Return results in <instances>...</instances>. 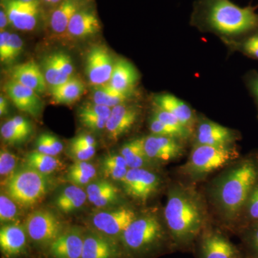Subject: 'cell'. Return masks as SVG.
I'll return each mask as SVG.
<instances>
[{
    "instance_id": "8",
    "label": "cell",
    "mask_w": 258,
    "mask_h": 258,
    "mask_svg": "<svg viewBox=\"0 0 258 258\" xmlns=\"http://www.w3.org/2000/svg\"><path fill=\"white\" fill-rule=\"evenodd\" d=\"M25 229L30 240L41 245H50L63 232L60 220L52 212L45 210L30 214Z\"/></svg>"
},
{
    "instance_id": "53",
    "label": "cell",
    "mask_w": 258,
    "mask_h": 258,
    "mask_svg": "<svg viewBox=\"0 0 258 258\" xmlns=\"http://www.w3.org/2000/svg\"><path fill=\"white\" fill-rule=\"evenodd\" d=\"M251 89H252V94H253L254 99H255L258 111V75L252 80V83H251Z\"/></svg>"
},
{
    "instance_id": "21",
    "label": "cell",
    "mask_w": 258,
    "mask_h": 258,
    "mask_svg": "<svg viewBox=\"0 0 258 258\" xmlns=\"http://www.w3.org/2000/svg\"><path fill=\"white\" fill-rule=\"evenodd\" d=\"M26 229L16 224H7L0 230V247L7 257H15L23 252L27 244Z\"/></svg>"
},
{
    "instance_id": "46",
    "label": "cell",
    "mask_w": 258,
    "mask_h": 258,
    "mask_svg": "<svg viewBox=\"0 0 258 258\" xmlns=\"http://www.w3.org/2000/svg\"><path fill=\"white\" fill-rule=\"evenodd\" d=\"M101 166L103 174L115 181H121L126 175L127 171L128 170V168L120 167V166L107 164V163L101 162Z\"/></svg>"
},
{
    "instance_id": "45",
    "label": "cell",
    "mask_w": 258,
    "mask_h": 258,
    "mask_svg": "<svg viewBox=\"0 0 258 258\" xmlns=\"http://www.w3.org/2000/svg\"><path fill=\"white\" fill-rule=\"evenodd\" d=\"M96 154V147H70V155L77 161H87Z\"/></svg>"
},
{
    "instance_id": "48",
    "label": "cell",
    "mask_w": 258,
    "mask_h": 258,
    "mask_svg": "<svg viewBox=\"0 0 258 258\" xmlns=\"http://www.w3.org/2000/svg\"><path fill=\"white\" fill-rule=\"evenodd\" d=\"M10 32L1 31L0 33V60L2 63H9Z\"/></svg>"
},
{
    "instance_id": "31",
    "label": "cell",
    "mask_w": 258,
    "mask_h": 258,
    "mask_svg": "<svg viewBox=\"0 0 258 258\" xmlns=\"http://www.w3.org/2000/svg\"><path fill=\"white\" fill-rule=\"evenodd\" d=\"M42 71L45 76V81L47 84L50 85L51 88L62 84L71 79L61 72L52 53L44 57L42 61Z\"/></svg>"
},
{
    "instance_id": "47",
    "label": "cell",
    "mask_w": 258,
    "mask_h": 258,
    "mask_svg": "<svg viewBox=\"0 0 258 258\" xmlns=\"http://www.w3.org/2000/svg\"><path fill=\"white\" fill-rule=\"evenodd\" d=\"M23 42L17 34L11 33L10 37L9 63H13L23 51Z\"/></svg>"
},
{
    "instance_id": "17",
    "label": "cell",
    "mask_w": 258,
    "mask_h": 258,
    "mask_svg": "<svg viewBox=\"0 0 258 258\" xmlns=\"http://www.w3.org/2000/svg\"><path fill=\"white\" fill-rule=\"evenodd\" d=\"M202 258H240L237 247L217 231L204 235L201 244Z\"/></svg>"
},
{
    "instance_id": "35",
    "label": "cell",
    "mask_w": 258,
    "mask_h": 258,
    "mask_svg": "<svg viewBox=\"0 0 258 258\" xmlns=\"http://www.w3.org/2000/svg\"><path fill=\"white\" fill-rule=\"evenodd\" d=\"M18 164L16 156L9 151L1 149L0 152V176L2 184L6 185L7 183L14 175L15 168Z\"/></svg>"
},
{
    "instance_id": "22",
    "label": "cell",
    "mask_w": 258,
    "mask_h": 258,
    "mask_svg": "<svg viewBox=\"0 0 258 258\" xmlns=\"http://www.w3.org/2000/svg\"><path fill=\"white\" fill-rule=\"evenodd\" d=\"M88 4V0H64L52 9L48 21L53 33L62 35L68 31L70 22L80 9Z\"/></svg>"
},
{
    "instance_id": "30",
    "label": "cell",
    "mask_w": 258,
    "mask_h": 258,
    "mask_svg": "<svg viewBox=\"0 0 258 258\" xmlns=\"http://www.w3.org/2000/svg\"><path fill=\"white\" fill-rule=\"evenodd\" d=\"M25 164L28 167L47 176L50 175L61 166L60 160L56 157L42 154L37 151L27 154Z\"/></svg>"
},
{
    "instance_id": "7",
    "label": "cell",
    "mask_w": 258,
    "mask_h": 258,
    "mask_svg": "<svg viewBox=\"0 0 258 258\" xmlns=\"http://www.w3.org/2000/svg\"><path fill=\"white\" fill-rule=\"evenodd\" d=\"M1 7L6 12L10 25L20 31L35 30L42 17L40 0H1Z\"/></svg>"
},
{
    "instance_id": "9",
    "label": "cell",
    "mask_w": 258,
    "mask_h": 258,
    "mask_svg": "<svg viewBox=\"0 0 258 258\" xmlns=\"http://www.w3.org/2000/svg\"><path fill=\"white\" fill-rule=\"evenodd\" d=\"M137 217L138 214L133 209L120 208L95 214L91 222L98 233L112 239V237H120Z\"/></svg>"
},
{
    "instance_id": "44",
    "label": "cell",
    "mask_w": 258,
    "mask_h": 258,
    "mask_svg": "<svg viewBox=\"0 0 258 258\" xmlns=\"http://www.w3.org/2000/svg\"><path fill=\"white\" fill-rule=\"evenodd\" d=\"M237 45L246 55L258 60V31L246 37L245 40Z\"/></svg>"
},
{
    "instance_id": "25",
    "label": "cell",
    "mask_w": 258,
    "mask_h": 258,
    "mask_svg": "<svg viewBox=\"0 0 258 258\" xmlns=\"http://www.w3.org/2000/svg\"><path fill=\"white\" fill-rule=\"evenodd\" d=\"M86 194L90 203L98 208L111 206L119 202L118 188L106 180H99L88 185Z\"/></svg>"
},
{
    "instance_id": "54",
    "label": "cell",
    "mask_w": 258,
    "mask_h": 258,
    "mask_svg": "<svg viewBox=\"0 0 258 258\" xmlns=\"http://www.w3.org/2000/svg\"><path fill=\"white\" fill-rule=\"evenodd\" d=\"M20 1L30 2V1H35V0H20Z\"/></svg>"
},
{
    "instance_id": "37",
    "label": "cell",
    "mask_w": 258,
    "mask_h": 258,
    "mask_svg": "<svg viewBox=\"0 0 258 258\" xmlns=\"http://www.w3.org/2000/svg\"><path fill=\"white\" fill-rule=\"evenodd\" d=\"M242 235L249 258H258V222L242 230Z\"/></svg>"
},
{
    "instance_id": "36",
    "label": "cell",
    "mask_w": 258,
    "mask_h": 258,
    "mask_svg": "<svg viewBox=\"0 0 258 258\" xmlns=\"http://www.w3.org/2000/svg\"><path fill=\"white\" fill-rule=\"evenodd\" d=\"M17 204L9 196L2 194L0 196V220L2 223L14 222L18 217Z\"/></svg>"
},
{
    "instance_id": "19",
    "label": "cell",
    "mask_w": 258,
    "mask_h": 258,
    "mask_svg": "<svg viewBox=\"0 0 258 258\" xmlns=\"http://www.w3.org/2000/svg\"><path fill=\"white\" fill-rule=\"evenodd\" d=\"M12 80L33 90L38 95L46 91L47 82L40 66L34 60L18 64L12 69Z\"/></svg>"
},
{
    "instance_id": "1",
    "label": "cell",
    "mask_w": 258,
    "mask_h": 258,
    "mask_svg": "<svg viewBox=\"0 0 258 258\" xmlns=\"http://www.w3.org/2000/svg\"><path fill=\"white\" fill-rule=\"evenodd\" d=\"M164 220L171 238L180 247L189 245L205 228V200L191 186L175 183L168 191Z\"/></svg>"
},
{
    "instance_id": "40",
    "label": "cell",
    "mask_w": 258,
    "mask_h": 258,
    "mask_svg": "<svg viewBox=\"0 0 258 258\" xmlns=\"http://www.w3.org/2000/svg\"><path fill=\"white\" fill-rule=\"evenodd\" d=\"M96 174V167L93 164L87 161H76L69 168L67 175H83L93 179Z\"/></svg>"
},
{
    "instance_id": "50",
    "label": "cell",
    "mask_w": 258,
    "mask_h": 258,
    "mask_svg": "<svg viewBox=\"0 0 258 258\" xmlns=\"http://www.w3.org/2000/svg\"><path fill=\"white\" fill-rule=\"evenodd\" d=\"M96 139L89 134H81L71 141L72 147H96Z\"/></svg>"
},
{
    "instance_id": "32",
    "label": "cell",
    "mask_w": 258,
    "mask_h": 258,
    "mask_svg": "<svg viewBox=\"0 0 258 258\" xmlns=\"http://www.w3.org/2000/svg\"><path fill=\"white\" fill-rule=\"evenodd\" d=\"M239 222L242 230L248 226L258 222V182L249 195L242 215L239 219Z\"/></svg>"
},
{
    "instance_id": "5",
    "label": "cell",
    "mask_w": 258,
    "mask_h": 258,
    "mask_svg": "<svg viewBox=\"0 0 258 258\" xmlns=\"http://www.w3.org/2000/svg\"><path fill=\"white\" fill-rule=\"evenodd\" d=\"M165 237V230L159 217L154 214L147 213L138 215L120 238L128 252L140 254L159 247Z\"/></svg>"
},
{
    "instance_id": "39",
    "label": "cell",
    "mask_w": 258,
    "mask_h": 258,
    "mask_svg": "<svg viewBox=\"0 0 258 258\" xmlns=\"http://www.w3.org/2000/svg\"><path fill=\"white\" fill-rule=\"evenodd\" d=\"M153 115L157 118L158 119L160 120L163 123L170 125L172 128L177 129V130L185 132V133L191 134L192 133L189 129L186 128L174 115L171 114L169 112L164 111V110L158 108L157 106H155V110L154 111Z\"/></svg>"
},
{
    "instance_id": "13",
    "label": "cell",
    "mask_w": 258,
    "mask_h": 258,
    "mask_svg": "<svg viewBox=\"0 0 258 258\" xmlns=\"http://www.w3.org/2000/svg\"><path fill=\"white\" fill-rule=\"evenodd\" d=\"M239 139V134L208 119L202 120L196 125L195 145L232 146Z\"/></svg>"
},
{
    "instance_id": "33",
    "label": "cell",
    "mask_w": 258,
    "mask_h": 258,
    "mask_svg": "<svg viewBox=\"0 0 258 258\" xmlns=\"http://www.w3.org/2000/svg\"><path fill=\"white\" fill-rule=\"evenodd\" d=\"M35 147L37 152L52 157H56L63 150L62 142L55 136L47 133L39 136L35 142Z\"/></svg>"
},
{
    "instance_id": "3",
    "label": "cell",
    "mask_w": 258,
    "mask_h": 258,
    "mask_svg": "<svg viewBox=\"0 0 258 258\" xmlns=\"http://www.w3.org/2000/svg\"><path fill=\"white\" fill-rule=\"evenodd\" d=\"M191 23L222 38H236L258 31V14L254 8H241L230 0H197Z\"/></svg>"
},
{
    "instance_id": "34",
    "label": "cell",
    "mask_w": 258,
    "mask_h": 258,
    "mask_svg": "<svg viewBox=\"0 0 258 258\" xmlns=\"http://www.w3.org/2000/svg\"><path fill=\"white\" fill-rule=\"evenodd\" d=\"M149 128H150L152 134H154V135L171 137V138L178 139L181 142L187 140L191 135V134L185 133V132L172 128L170 125L163 123L154 115L151 118L150 121H149Z\"/></svg>"
},
{
    "instance_id": "43",
    "label": "cell",
    "mask_w": 258,
    "mask_h": 258,
    "mask_svg": "<svg viewBox=\"0 0 258 258\" xmlns=\"http://www.w3.org/2000/svg\"><path fill=\"white\" fill-rule=\"evenodd\" d=\"M79 116L80 120L85 127L94 132H100L106 128L107 120H108L107 118L84 114V113H79Z\"/></svg>"
},
{
    "instance_id": "27",
    "label": "cell",
    "mask_w": 258,
    "mask_h": 258,
    "mask_svg": "<svg viewBox=\"0 0 258 258\" xmlns=\"http://www.w3.org/2000/svg\"><path fill=\"white\" fill-rule=\"evenodd\" d=\"M87 198L86 191L81 186L71 185L64 188L56 198L55 206L62 213H72L82 208Z\"/></svg>"
},
{
    "instance_id": "38",
    "label": "cell",
    "mask_w": 258,
    "mask_h": 258,
    "mask_svg": "<svg viewBox=\"0 0 258 258\" xmlns=\"http://www.w3.org/2000/svg\"><path fill=\"white\" fill-rule=\"evenodd\" d=\"M0 132L3 140L10 144H21L28 139L25 134L15 126L10 119L2 125Z\"/></svg>"
},
{
    "instance_id": "15",
    "label": "cell",
    "mask_w": 258,
    "mask_h": 258,
    "mask_svg": "<svg viewBox=\"0 0 258 258\" xmlns=\"http://www.w3.org/2000/svg\"><path fill=\"white\" fill-rule=\"evenodd\" d=\"M139 108L134 106L121 104L113 107L106 123V132L112 140H117L134 126L139 119Z\"/></svg>"
},
{
    "instance_id": "10",
    "label": "cell",
    "mask_w": 258,
    "mask_h": 258,
    "mask_svg": "<svg viewBox=\"0 0 258 258\" xmlns=\"http://www.w3.org/2000/svg\"><path fill=\"white\" fill-rule=\"evenodd\" d=\"M120 182L125 194L134 200L147 202L160 187L161 178L146 168L128 169Z\"/></svg>"
},
{
    "instance_id": "52",
    "label": "cell",
    "mask_w": 258,
    "mask_h": 258,
    "mask_svg": "<svg viewBox=\"0 0 258 258\" xmlns=\"http://www.w3.org/2000/svg\"><path fill=\"white\" fill-rule=\"evenodd\" d=\"M9 24V20H8V15H7L6 12L4 10V8H2L0 10V28H1V31L8 26Z\"/></svg>"
},
{
    "instance_id": "51",
    "label": "cell",
    "mask_w": 258,
    "mask_h": 258,
    "mask_svg": "<svg viewBox=\"0 0 258 258\" xmlns=\"http://www.w3.org/2000/svg\"><path fill=\"white\" fill-rule=\"evenodd\" d=\"M9 104L8 100L5 96H0V115L1 116L8 114Z\"/></svg>"
},
{
    "instance_id": "4",
    "label": "cell",
    "mask_w": 258,
    "mask_h": 258,
    "mask_svg": "<svg viewBox=\"0 0 258 258\" xmlns=\"http://www.w3.org/2000/svg\"><path fill=\"white\" fill-rule=\"evenodd\" d=\"M240 157L232 146L195 145L180 172L191 179H200L229 166Z\"/></svg>"
},
{
    "instance_id": "12",
    "label": "cell",
    "mask_w": 258,
    "mask_h": 258,
    "mask_svg": "<svg viewBox=\"0 0 258 258\" xmlns=\"http://www.w3.org/2000/svg\"><path fill=\"white\" fill-rule=\"evenodd\" d=\"M147 156L153 163H166L182 157L184 148L182 142L164 136H148L144 138Z\"/></svg>"
},
{
    "instance_id": "26",
    "label": "cell",
    "mask_w": 258,
    "mask_h": 258,
    "mask_svg": "<svg viewBox=\"0 0 258 258\" xmlns=\"http://www.w3.org/2000/svg\"><path fill=\"white\" fill-rule=\"evenodd\" d=\"M86 86L81 79L72 77L59 86L51 88L52 99L56 104H71L81 98Z\"/></svg>"
},
{
    "instance_id": "29",
    "label": "cell",
    "mask_w": 258,
    "mask_h": 258,
    "mask_svg": "<svg viewBox=\"0 0 258 258\" xmlns=\"http://www.w3.org/2000/svg\"><path fill=\"white\" fill-rule=\"evenodd\" d=\"M130 97L131 95L117 91L108 83L94 86L93 90V103L111 108L118 105L124 104Z\"/></svg>"
},
{
    "instance_id": "23",
    "label": "cell",
    "mask_w": 258,
    "mask_h": 258,
    "mask_svg": "<svg viewBox=\"0 0 258 258\" xmlns=\"http://www.w3.org/2000/svg\"><path fill=\"white\" fill-rule=\"evenodd\" d=\"M118 247L112 239L100 233H89L85 236L81 258H116Z\"/></svg>"
},
{
    "instance_id": "49",
    "label": "cell",
    "mask_w": 258,
    "mask_h": 258,
    "mask_svg": "<svg viewBox=\"0 0 258 258\" xmlns=\"http://www.w3.org/2000/svg\"><path fill=\"white\" fill-rule=\"evenodd\" d=\"M10 120L13 122L15 126L19 130L21 131L28 138L33 132V126H32L31 122L27 118H24L23 116H15Z\"/></svg>"
},
{
    "instance_id": "41",
    "label": "cell",
    "mask_w": 258,
    "mask_h": 258,
    "mask_svg": "<svg viewBox=\"0 0 258 258\" xmlns=\"http://www.w3.org/2000/svg\"><path fill=\"white\" fill-rule=\"evenodd\" d=\"M111 108L103 106V105L97 104L95 103H88L83 105L79 108V113L95 115V116L101 117V118H109L111 113Z\"/></svg>"
},
{
    "instance_id": "11",
    "label": "cell",
    "mask_w": 258,
    "mask_h": 258,
    "mask_svg": "<svg viewBox=\"0 0 258 258\" xmlns=\"http://www.w3.org/2000/svg\"><path fill=\"white\" fill-rule=\"evenodd\" d=\"M115 61L102 45L93 47L86 56V74L88 81L93 86L108 83L111 79Z\"/></svg>"
},
{
    "instance_id": "28",
    "label": "cell",
    "mask_w": 258,
    "mask_h": 258,
    "mask_svg": "<svg viewBox=\"0 0 258 258\" xmlns=\"http://www.w3.org/2000/svg\"><path fill=\"white\" fill-rule=\"evenodd\" d=\"M120 154L124 158L129 169H139L152 166L144 147V138L134 139L122 146ZM147 169V168H146Z\"/></svg>"
},
{
    "instance_id": "6",
    "label": "cell",
    "mask_w": 258,
    "mask_h": 258,
    "mask_svg": "<svg viewBox=\"0 0 258 258\" xmlns=\"http://www.w3.org/2000/svg\"><path fill=\"white\" fill-rule=\"evenodd\" d=\"M8 196L18 205L28 208L40 201L50 187L48 176L26 167L15 171L7 184Z\"/></svg>"
},
{
    "instance_id": "16",
    "label": "cell",
    "mask_w": 258,
    "mask_h": 258,
    "mask_svg": "<svg viewBox=\"0 0 258 258\" xmlns=\"http://www.w3.org/2000/svg\"><path fill=\"white\" fill-rule=\"evenodd\" d=\"M101 30V22L96 10L88 4L76 13L70 22L68 33L74 38L84 39L94 36Z\"/></svg>"
},
{
    "instance_id": "42",
    "label": "cell",
    "mask_w": 258,
    "mask_h": 258,
    "mask_svg": "<svg viewBox=\"0 0 258 258\" xmlns=\"http://www.w3.org/2000/svg\"><path fill=\"white\" fill-rule=\"evenodd\" d=\"M54 59L61 72L69 78H72L74 72V66L71 56L64 52H53Z\"/></svg>"
},
{
    "instance_id": "14",
    "label": "cell",
    "mask_w": 258,
    "mask_h": 258,
    "mask_svg": "<svg viewBox=\"0 0 258 258\" xmlns=\"http://www.w3.org/2000/svg\"><path fill=\"white\" fill-rule=\"evenodd\" d=\"M4 91L20 111L34 118H38L41 114L43 105L33 90L11 79L5 83Z\"/></svg>"
},
{
    "instance_id": "24",
    "label": "cell",
    "mask_w": 258,
    "mask_h": 258,
    "mask_svg": "<svg viewBox=\"0 0 258 258\" xmlns=\"http://www.w3.org/2000/svg\"><path fill=\"white\" fill-rule=\"evenodd\" d=\"M139 81V74L135 67L125 59L115 61L114 67L108 84L120 92L132 94Z\"/></svg>"
},
{
    "instance_id": "2",
    "label": "cell",
    "mask_w": 258,
    "mask_h": 258,
    "mask_svg": "<svg viewBox=\"0 0 258 258\" xmlns=\"http://www.w3.org/2000/svg\"><path fill=\"white\" fill-rule=\"evenodd\" d=\"M257 182L258 152L242 158L219 176L212 188V198L224 220L238 222Z\"/></svg>"
},
{
    "instance_id": "18",
    "label": "cell",
    "mask_w": 258,
    "mask_h": 258,
    "mask_svg": "<svg viewBox=\"0 0 258 258\" xmlns=\"http://www.w3.org/2000/svg\"><path fill=\"white\" fill-rule=\"evenodd\" d=\"M85 236L79 228H71L50 244V252L55 258H81Z\"/></svg>"
},
{
    "instance_id": "20",
    "label": "cell",
    "mask_w": 258,
    "mask_h": 258,
    "mask_svg": "<svg viewBox=\"0 0 258 258\" xmlns=\"http://www.w3.org/2000/svg\"><path fill=\"white\" fill-rule=\"evenodd\" d=\"M154 102L155 106L174 115L186 128L193 132L194 127L196 126V117L192 109L185 102L169 93L157 95Z\"/></svg>"
}]
</instances>
